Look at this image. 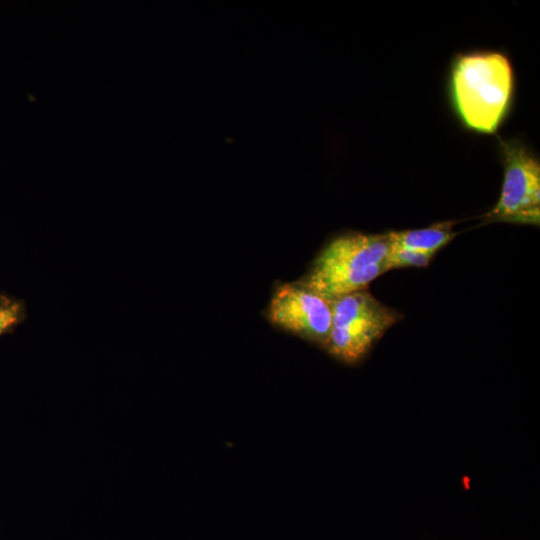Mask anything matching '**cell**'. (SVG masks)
Segmentation results:
<instances>
[{
	"label": "cell",
	"mask_w": 540,
	"mask_h": 540,
	"mask_svg": "<svg viewBox=\"0 0 540 540\" xmlns=\"http://www.w3.org/2000/svg\"><path fill=\"white\" fill-rule=\"evenodd\" d=\"M390 248L388 233L340 234L323 246L299 281L330 300L368 289L373 280L388 271Z\"/></svg>",
	"instance_id": "obj_2"
},
{
	"label": "cell",
	"mask_w": 540,
	"mask_h": 540,
	"mask_svg": "<svg viewBox=\"0 0 540 540\" xmlns=\"http://www.w3.org/2000/svg\"><path fill=\"white\" fill-rule=\"evenodd\" d=\"M400 319L399 312L368 289L339 296L332 300L331 331L324 349L342 362L357 363Z\"/></svg>",
	"instance_id": "obj_3"
},
{
	"label": "cell",
	"mask_w": 540,
	"mask_h": 540,
	"mask_svg": "<svg viewBox=\"0 0 540 540\" xmlns=\"http://www.w3.org/2000/svg\"><path fill=\"white\" fill-rule=\"evenodd\" d=\"M451 92L456 111L468 128L493 133L511 102L513 70L509 59L498 52L459 56L452 67Z\"/></svg>",
	"instance_id": "obj_1"
},
{
	"label": "cell",
	"mask_w": 540,
	"mask_h": 540,
	"mask_svg": "<svg viewBox=\"0 0 540 540\" xmlns=\"http://www.w3.org/2000/svg\"><path fill=\"white\" fill-rule=\"evenodd\" d=\"M23 318V308L7 298L0 302V336L17 325Z\"/></svg>",
	"instance_id": "obj_8"
},
{
	"label": "cell",
	"mask_w": 540,
	"mask_h": 540,
	"mask_svg": "<svg viewBox=\"0 0 540 540\" xmlns=\"http://www.w3.org/2000/svg\"><path fill=\"white\" fill-rule=\"evenodd\" d=\"M4 299H5V297L0 296V302L3 301Z\"/></svg>",
	"instance_id": "obj_9"
},
{
	"label": "cell",
	"mask_w": 540,
	"mask_h": 540,
	"mask_svg": "<svg viewBox=\"0 0 540 540\" xmlns=\"http://www.w3.org/2000/svg\"><path fill=\"white\" fill-rule=\"evenodd\" d=\"M504 179L499 199L485 215L488 220L538 225L540 164L518 141H502Z\"/></svg>",
	"instance_id": "obj_4"
},
{
	"label": "cell",
	"mask_w": 540,
	"mask_h": 540,
	"mask_svg": "<svg viewBox=\"0 0 540 540\" xmlns=\"http://www.w3.org/2000/svg\"><path fill=\"white\" fill-rule=\"evenodd\" d=\"M432 257L431 254L391 245L387 257V268L391 270L405 267H425L430 263Z\"/></svg>",
	"instance_id": "obj_7"
},
{
	"label": "cell",
	"mask_w": 540,
	"mask_h": 540,
	"mask_svg": "<svg viewBox=\"0 0 540 540\" xmlns=\"http://www.w3.org/2000/svg\"><path fill=\"white\" fill-rule=\"evenodd\" d=\"M454 222L446 221L415 230L388 232L391 245L434 255L457 235Z\"/></svg>",
	"instance_id": "obj_6"
},
{
	"label": "cell",
	"mask_w": 540,
	"mask_h": 540,
	"mask_svg": "<svg viewBox=\"0 0 540 540\" xmlns=\"http://www.w3.org/2000/svg\"><path fill=\"white\" fill-rule=\"evenodd\" d=\"M265 315L274 327L308 342L326 346L332 321V300L302 282L275 286Z\"/></svg>",
	"instance_id": "obj_5"
}]
</instances>
